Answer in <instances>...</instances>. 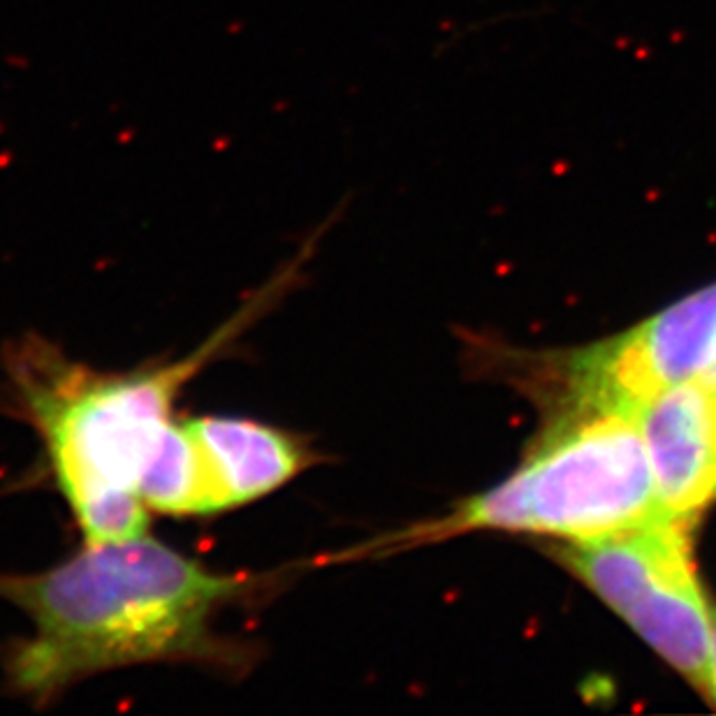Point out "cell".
I'll use <instances>...</instances> for the list:
<instances>
[{
	"label": "cell",
	"mask_w": 716,
	"mask_h": 716,
	"mask_svg": "<svg viewBox=\"0 0 716 716\" xmlns=\"http://www.w3.org/2000/svg\"><path fill=\"white\" fill-rule=\"evenodd\" d=\"M285 573H218L149 534L84 543L40 573H0V598L33 622V635L5 644V684L44 707L132 665L193 663L242 677L257 644L223 633L220 617L274 596Z\"/></svg>",
	"instance_id": "6da1fadb"
},
{
	"label": "cell",
	"mask_w": 716,
	"mask_h": 716,
	"mask_svg": "<svg viewBox=\"0 0 716 716\" xmlns=\"http://www.w3.org/2000/svg\"><path fill=\"white\" fill-rule=\"evenodd\" d=\"M299 262L264 285L200 348L130 371H98L52 341L26 334L3 350L5 410L40 436L56 489L84 543L142 536L149 515L139 478L172 424L183 388L290 288Z\"/></svg>",
	"instance_id": "7a4b0ae2"
},
{
	"label": "cell",
	"mask_w": 716,
	"mask_h": 716,
	"mask_svg": "<svg viewBox=\"0 0 716 716\" xmlns=\"http://www.w3.org/2000/svg\"><path fill=\"white\" fill-rule=\"evenodd\" d=\"M647 445L633 413L575 408L552 427L515 475L439 524L397 536L466 529L538 531L596 540L661 522Z\"/></svg>",
	"instance_id": "3957f363"
},
{
	"label": "cell",
	"mask_w": 716,
	"mask_h": 716,
	"mask_svg": "<svg viewBox=\"0 0 716 716\" xmlns=\"http://www.w3.org/2000/svg\"><path fill=\"white\" fill-rule=\"evenodd\" d=\"M686 524L661 519L617 536L575 540L559 556L709 698L712 610L691 566Z\"/></svg>",
	"instance_id": "277c9868"
},
{
	"label": "cell",
	"mask_w": 716,
	"mask_h": 716,
	"mask_svg": "<svg viewBox=\"0 0 716 716\" xmlns=\"http://www.w3.org/2000/svg\"><path fill=\"white\" fill-rule=\"evenodd\" d=\"M716 352V283L673 304L573 364L575 408L633 413L658 392L700 376Z\"/></svg>",
	"instance_id": "5b68a950"
},
{
	"label": "cell",
	"mask_w": 716,
	"mask_h": 716,
	"mask_svg": "<svg viewBox=\"0 0 716 716\" xmlns=\"http://www.w3.org/2000/svg\"><path fill=\"white\" fill-rule=\"evenodd\" d=\"M665 517L688 522L716 498V383L695 376L633 410Z\"/></svg>",
	"instance_id": "8992f818"
},
{
	"label": "cell",
	"mask_w": 716,
	"mask_h": 716,
	"mask_svg": "<svg viewBox=\"0 0 716 716\" xmlns=\"http://www.w3.org/2000/svg\"><path fill=\"white\" fill-rule=\"evenodd\" d=\"M225 510L281 489L320 461L311 441L249 417H190Z\"/></svg>",
	"instance_id": "52a82bcc"
},
{
	"label": "cell",
	"mask_w": 716,
	"mask_h": 716,
	"mask_svg": "<svg viewBox=\"0 0 716 716\" xmlns=\"http://www.w3.org/2000/svg\"><path fill=\"white\" fill-rule=\"evenodd\" d=\"M139 498L156 515L204 517L225 512L211 468L188 422L172 420L162 434L139 478Z\"/></svg>",
	"instance_id": "ba28073f"
},
{
	"label": "cell",
	"mask_w": 716,
	"mask_h": 716,
	"mask_svg": "<svg viewBox=\"0 0 716 716\" xmlns=\"http://www.w3.org/2000/svg\"><path fill=\"white\" fill-rule=\"evenodd\" d=\"M709 698L716 700V607H712V654H709Z\"/></svg>",
	"instance_id": "9c48e42d"
},
{
	"label": "cell",
	"mask_w": 716,
	"mask_h": 716,
	"mask_svg": "<svg viewBox=\"0 0 716 716\" xmlns=\"http://www.w3.org/2000/svg\"><path fill=\"white\" fill-rule=\"evenodd\" d=\"M700 378H705V380H709V383H716V359H714V362H712V364H709V366H707V369H705V371H702V373H700Z\"/></svg>",
	"instance_id": "30bf717a"
}]
</instances>
